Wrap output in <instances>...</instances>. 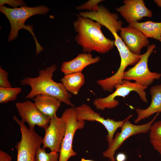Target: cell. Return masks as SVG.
I'll return each instance as SVG.
<instances>
[{
    "label": "cell",
    "mask_w": 161,
    "mask_h": 161,
    "mask_svg": "<svg viewBox=\"0 0 161 161\" xmlns=\"http://www.w3.org/2000/svg\"><path fill=\"white\" fill-rule=\"evenodd\" d=\"M77 16V19L73 22L77 33L75 40L82 47L83 52L90 53L95 51L105 54L113 48L114 41L104 35L101 30L102 26L100 23L78 14Z\"/></svg>",
    "instance_id": "6da1fadb"
},
{
    "label": "cell",
    "mask_w": 161,
    "mask_h": 161,
    "mask_svg": "<svg viewBox=\"0 0 161 161\" xmlns=\"http://www.w3.org/2000/svg\"><path fill=\"white\" fill-rule=\"evenodd\" d=\"M59 157L58 153H47L45 149L39 146L36 150L34 161H59Z\"/></svg>",
    "instance_id": "7402d4cb"
},
{
    "label": "cell",
    "mask_w": 161,
    "mask_h": 161,
    "mask_svg": "<svg viewBox=\"0 0 161 161\" xmlns=\"http://www.w3.org/2000/svg\"><path fill=\"white\" fill-rule=\"evenodd\" d=\"M8 72L0 66V88H9L12 86L8 79Z\"/></svg>",
    "instance_id": "cb8c5ba5"
},
{
    "label": "cell",
    "mask_w": 161,
    "mask_h": 161,
    "mask_svg": "<svg viewBox=\"0 0 161 161\" xmlns=\"http://www.w3.org/2000/svg\"><path fill=\"white\" fill-rule=\"evenodd\" d=\"M13 118L19 125L21 136L20 141L15 145L17 161H34L36 150L42 144L43 138L28 128L25 123L16 116L14 115Z\"/></svg>",
    "instance_id": "8992f818"
},
{
    "label": "cell",
    "mask_w": 161,
    "mask_h": 161,
    "mask_svg": "<svg viewBox=\"0 0 161 161\" xmlns=\"http://www.w3.org/2000/svg\"><path fill=\"white\" fill-rule=\"evenodd\" d=\"M154 1L157 5L161 9V0H154Z\"/></svg>",
    "instance_id": "83f0119b"
},
{
    "label": "cell",
    "mask_w": 161,
    "mask_h": 161,
    "mask_svg": "<svg viewBox=\"0 0 161 161\" xmlns=\"http://www.w3.org/2000/svg\"><path fill=\"white\" fill-rule=\"evenodd\" d=\"M61 117L65 122L66 128L61 144L59 161H68L71 157L77 155L76 152L72 148L74 137L77 130L84 127L85 122L77 120L75 107H71L66 109Z\"/></svg>",
    "instance_id": "52a82bcc"
},
{
    "label": "cell",
    "mask_w": 161,
    "mask_h": 161,
    "mask_svg": "<svg viewBox=\"0 0 161 161\" xmlns=\"http://www.w3.org/2000/svg\"><path fill=\"white\" fill-rule=\"evenodd\" d=\"M150 92L151 100L149 106L145 109H136L137 116L134 121L135 124L155 113L161 112V84L152 86Z\"/></svg>",
    "instance_id": "2e32d148"
},
{
    "label": "cell",
    "mask_w": 161,
    "mask_h": 161,
    "mask_svg": "<svg viewBox=\"0 0 161 161\" xmlns=\"http://www.w3.org/2000/svg\"><path fill=\"white\" fill-rule=\"evenodd\" d=\"M77 119L78 120H85L97 122L102 124L108 131L106 139L108 146L111 143L115 131L119 128H121L125 121L132 117L129 115L127 118L122 121H115L108 118L105 119L101 115L94 111L89 105L83 104L75 107Z\"/></svg>",
    "instance_id": "30bf717a"
},
{
    "label": "cell",
    "mask_w": 161,
    "mask_h": 161,
    "mask_svg": "<svg viewBox=\"0 0 161 161\" xmlns=\"http://www.w3.org/2000/svg\"><path fill=\"white\" fill-rule=\"evenodd\" d=\"M159 41L161 42V38Z\"/></svg>",
    "instance_id": "f546056e"
},
{
    "label": "cell",
    "mask_w": 161,
    "mask_h": 161,
    "mask_svg": "<svg viewBox=\"0 0 161 161\" xmlns=\"http://www.w3.org/2000/svg\"><path fill=\"white\" fill-rule=\"evenodd\" d=\"M160 113H157L153 118L146 123L136 125L126 120L121 127V131L117 133L107 149L103 153L111 161H116L114 157L116 151L127 138L135 134L145 133L150 130L151 125Z\"/></svg>",
    "instance_id": "9c48e42d"
},
{
    "label": "cell",
    "mask_w": 161,
    "mask_h": 161,
    "mask_svg": "<svg viewBox=\"0 0 161 161\" xmlns=\"http://www.w3.org/2000/svg\"><path fill=\"white\" fill-rule=\"evenodd\" d=\"M80 161H94L92 160L86 159L84 158H82Z\"/></svg>",
    "instance_id": "f1b7e54d"
},
{
    "label": "cell",
    "mask_w": 161,
    "mask_h": 161,
    "mask_svg": "<svg viewBox=\"0 0 161 161\" xmlns=\"http://www.w3.org/2000/svg\"><path fill=\"white\" fill-rule=\"evenodd\" d=\"M129 25L142 32L147 38H150L160 41L161 38V22L148 21L145 22H137Z\"/></svg>",
    "instance_id": "d6986e66"
},
{
    "label": "cell",
    "mask_w": 161,
    "mask_h": 161,
    "mask_svg": "<svg viewBox=\"0 0 161 161\" xmlns=\"http://www.w3.org/2000/svg\"><path fill=\"white\" fill-rule=\"evenodd\" d=\"M37 109L42 113L50 118L56 114L61 105V102L53 96L45 95H40L33 99Z\"/></svg>",
    "instance_id": "e0dca14e"
},
{
    "label": "cell",
    "mask_w": 161,
    "mask_h": 161,
    "mask_svg": "<svg viewBox=\"0 0 161 161\" xmlns=\"http://www.w3.org/2000/svg\"><path fill=\"white\" fill-rule=\"evenodd\" d=\"M100 57H93L91 54L82 52L75 58L69 61L63 62L61 67V71L65 75L72 73L82 72L86 66L100 61Z\"/></svg>",
    "instance_id": "9a60e30c"
},
{
    "label": "cell",
    "mask_w": 161,
    "mask_h": 161,
    "mask_svg": "<svg viewBox=\"0 0 161 161\" xmlns=\"http://www.w3.org/2000/svg\"><path fill=\"white\" fill-rule=\"evenodd\" d=\"M103 0H89L80 5L77 6L75 9L78 10H87L90 12H97L99 9L98 4Z\"/></svg>",
    "instance_id": "603a6c76"
},
{
    "label": "cell",
    "mask_w": 161,
    "mask_h": 161,
    "mask_svg": "<svg viewBox=\"0 0 161 161\" xmlns=\"http://www.w3.org/2000/svg\"><path fill=\"white\" fill-rule=\"evenodd\" d=\"M150 131V142L161 156V120L153 123Z\"/></svg>",
    "instance_id": "ffe728a7"
},
{
    "label": "cell",
    "mask_w": 161,
    "mask_h": 161,
    "mask_svg": "<svg viewBox=\"0 0 161 161\" xmlns=\"http://www.w3.org/2000/svg\"><path fill=\"white\" fill-rule=\"evenodd\" d=\"M15 106L18 112L24 123H28L29 129L34 131L37 125L45 130L48 127L50 117L43 114L36 107L34 103L30 100L16 102Z\"/></svg>",
    "instance_id": "7c38bea8"
},
{
    "label": "cell",
    "mask_w": 161,
    "mask_h": 161,
    "mask_svg": "<svg viewBox=\"0 0 161 161\" xmlns=\"http://www.w3.org/2000/svg\"><path fill=\"white\" fill-rule=\"evenodd\" d=\"M49 11V8L44 5L29 7L27 6L11 8L4 6L0 7V11L3 13L9 20L11 26L8 41H11L18 36L19 31L24 29L29 31L32 35L36 46V53L38 54L44 49L38 42L33 31V27L30 25H25L27 20L33 15H44Z\"/></svg>",
    "instance_id": "277c9868"
},
{
    "label": "cell",
    "mask_w": 161,
    "mask_h": 161,
    "mask_svg": "<svg viewBox=\"0 0 161 161\" xmlns=\"http://www.w3.org/2000/svg\"><path fill=\"white\" fill-rule=\"evenodd\" d=\"M66 128V123L61 117H58L56 114L51 118L43 138L42 148H48L51 152L60 153Z\"/></svg>",
    "instance_id": "8fae6325"
},
{
    "label": "cell",
    "mask_w": 161,
    "mask_h": 161,
    "mask_svg": "<svg viewBox=\"0 0 161 161\" xmlns=\"http://www.w3.org/2000/svg\"><path fill=\"white\" fill-rule=\"evenodd\" d=\"M61 81L68 92L76 95L85 84V78L82 72L75 73L65 75Z\"/></svg>",
    "instance_id": "ac0fdd59"
},
{
    "label": "cell",
    "mask_w": 161,
    "mask_h": 161,
    "mask_svg": "<svg viewBox=\"0 0 161 161\" xmlns=\"http://www.w3.org/2000/svg\"><path fill=\"white\" fill-rule=\"evenodd\" d=\"M80 15L99 22L111 32L114 38L115 46L119 52L121 63L133 66L139 61L141 54L138 55L131 52L118 34L123 27V22L119 20V16L117 13H111L107 8L101 4L99 5L97 12H82Z\"/></svg>",
    "instance_id": "3957f363"
},
{
    "label": "cell",
    "mask_w": 161,
    "mask_h": 161,
    "mask_svg": "<svg viewBox=\"0 0 161 161\" xmlns=\"http://www.w3.org/2000/svg\"><path fill=\"white\" fill-rule=\"evenodd\" d=\"M148 87L140 84L136 82L123 80V83L115 85L114 92L106 97L95 99L93 104L98 110H104L106 109H112L116 107L119 104L116 99L117 97H123L129 94L132 91L137 93L141 100L144 103H148L146 93L145 90Z\"/></svg>",
    "instance_id": "5b68a950"
},
{
    "label": "cell",
    "mask_w": 161,
    "mask_h": 161,
    "mask_svg": "<svg viewBox=\"0 0 161 161\" xmlns=\"http://www.w3.org/2000/svg\"><path fill=\"white\" fill-rule=\"evenodd\" d=\"M123 3L116 10L129 24L138 22L145 17L152 16L151 11L146 7L143 0H125Z\"/></svg>",
    "instance_id": "4fadbf2b"
},
{
    "label": "cell",
    "mask_w": 161,
    "mask_h": 161,
    "mask_svg": "<svg viewBox=\"0 0 161 161\" xmlns=\"http://www.w3.org/2000/svg\"><path fill=\"white\" fill-rule=\"evenodd\" d=\"M126 158V155L122 153H119L116 157L117 161H125Z\"/></svg>",
    "instance_id": "4316f807"
},
{
    "label": "cell",
    "mask_w": 161,
    "mask_h": 161,
    "mask_svg": "<svg viewBox=\"0 0 161 161\" xmlns=\"http://www.w3.org/2000/svg\"><path fill=\"white\" fill-rule=\"evenodd\" d=\"M11 157L7 153L0 151V161H11Z\"/></svg>",
    "instance_id": "484cf974"
},
{
    "label": "cell",
    "mask_w": 161,
    "mask_h": 161,
    "mask_svg": "<svg viewBox=\"0 0 161 161\" xmlns=\"http://www.w3.org/2000/svg\"><path fill=\"white\" fill-rule=\"evenodd\" d=\"M22 90L20 87L0 88V103H6L15 100Z\"/></svg>",
    "instance_id": "44dd1931"
},
{
    "label": "cell",
    "mask_w": 161,
    "mask_h": 161,
    "mask_svg": "<svg viewBox=\"0 0 161 161\" xmlns=\"http://www.w3.org/2000/svg\"><path fill=\"white\" fill-rule=\"evenodd\" d=\"M57 66L53 64L38 72V76L35 77H26L21 80L23 86L28 85L31 88L29 93L25 97L33 99L40 95H50L57 98L61 102L75 107L70 98L71 95L66 90L61 83H57L52 79Z\"/></svg>",
    "instance_id": "7a4b0ae2"
},
{
    "label": "cell",
    "mask_w": 161,
    "mask_h": 161,
    "mask_svg": "<svg viewBox=\"0 0 161 161\" xmlns=\"http://www.w3.org/2000/svg\"><path fill=\"white\" fill-rule=\"evenodd\" d=\"M120 35L128 49L134 54L140 55L142 49L149 43L148 38L140 31L129 25L122 27Z\"/></svg>",
    "instance_id": "5bb4252c"
},
{
    "label": "cell",
    "mask_w": 161,
    "mask_h": 161,
    "mask_svg": "<svg viewBox=\"0 0 161 161\" xmlns=\"http://www.w3.org/2000/svg\"><path fill=\"white\" fill-rule=\"evenodd\" d=\"M155 48L154 44L147 46L146 51L141 54L139 61L133 67L124 72L123 80H134L140 84L148 87L154 80L160 78V73L150 71L148 66V58Z\"/></svg>",
    "instance_id": "ba28073f"
},
{
    "label": "cell",
    "mask_w": 161,
    "mask_h": 161,
    "mask_svg": "<svg viewBox=\"0 0 161 161\" xmlns=\"http://www.w3.org/2000/svg\"><path fill=\"white\" fill-rule=\"evenodd\" d=\"M5 4H8L13 8H17L18 6H26L25 2L22 0H0V6H3Z\"/></svg>",
    "instance_id": "d4e9b609"
}]
</instances>
